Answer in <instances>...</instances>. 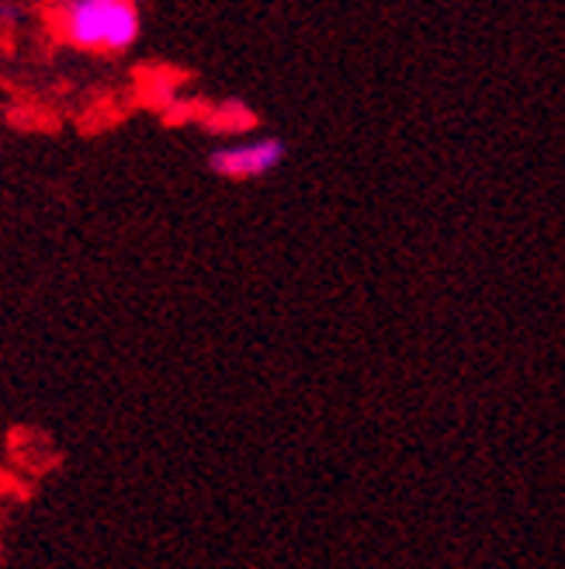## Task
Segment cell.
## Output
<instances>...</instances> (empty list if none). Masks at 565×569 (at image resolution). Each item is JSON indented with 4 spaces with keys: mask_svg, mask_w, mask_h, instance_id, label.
I'll return each mask as SVG.
<instances>
[{
    "mask_svg": "<svg viewBox=\"0 0 565 569\" xmlns=\"http://www.w3.org/2000/svg\"><path fill=\"white\" fill-rule=\"evenodd\" d=\"M49 18L56 36L88 52H125L143 32V18L132 0H73L49 8Z\"/></svg>",
    "mask_w": 565,
    "mask_h": 569,
    "instance_id": "cell-1",
    "label": "cell"
},
{
    "mask_svg": "<svg viewBox=\"0 0 565 569\" xmlns=\"http://www.w3.org/2000/svg\"><path fill=\"white\" fill-rule=\"evenodd\" d=\"M285 157H289L285 142L274 136H261V139H243V142H230V147L212 150L209 170L225 181H258L285 163Z\"/></svg>",
    "mask_w": 565,
    "mask_h": 569,
    "instance_id": "cell-2",
    "label": "cell"
},
{
    "mask_svg": "<svg viewBox=\"0 0 565 569\" xmlns=\"http://www.w3.org/2000/svg\"><path fill=\"white\" fill-rule=\"evenodd\" d=\"M209 126H212V129H230V132H240V129L253 126V116H250L246 108H240V104H230V108H219L215 116H209Z\"/></svg>",
    "mask_w": 565,
    "mask_h": 569,
    "instance_id": "cell-3",
    "label": "cell"
}]
</instances>
